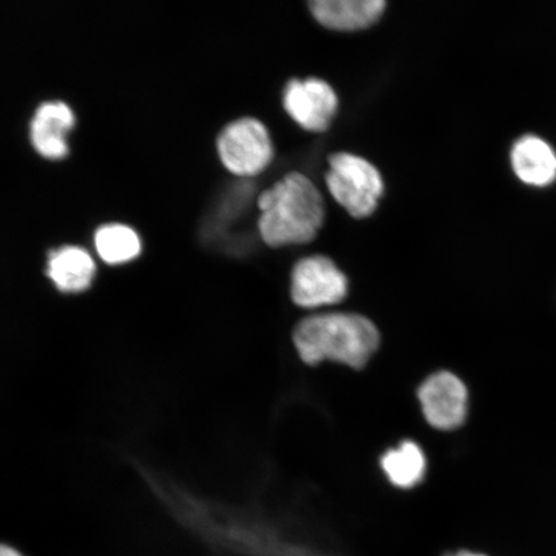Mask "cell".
<instances>
[{
  "label": "cell",
  "mask_w": 556,
  "mask_h": 556,
  "mask_svg": "<svg viewBox=\"0 0 556 556\" xmlns=\"http://www.w3.org/2000/svg\"><path fill=\"white\" fill-rule=\"evenodd\" d=\"M380 331L370 318L351 312H326L296 325L293 343L305 365L333 363L363 368L378 352Z\"/></svg>",
  "instance_id": "1"
},
{
  "label": "cell",
  "mask_w": 556,
  "mask_h": 556,
  "mask_svg": "<svg viewBox=\"0 0 556 556\" xmlns=\"http://www.w3.org/2000/svg\"><path fill=\"white\" fill-rule=\"evenodd\" d=\"M262 239L269 247L307 243L325 217L321 193L301 173H290L260 198Z\"/></svg>",
  "instance_id": "2"
},
{
  "label": "cell",
  "mask_w": 556,
  "mask_h": 556,
  "mask_svg": "<svg viewBox=\"0 0 556 556\" xmlns=\"http://www.w3.org/2000/svg\"><path fill=\"white\" fill-rule=\"evenodd\" d=\"M326 184L333 199L354 218H366L375 212L384 185L380 173L367 160L345 154L329 157Z\"/></svg>",
  "instance_id": "3"
},
{
  "label": "cell",
  "mask_w": 556,
  "mask_h": 556,
  "mask_svg": "<svg viewBox=\"0 0 556 556\" xmlns=\"http://www.w3.org/2000/svg\"><path fill=\"white\" fill-rule=\"evenodd\" d=\"M222 163L236 176H255L274 157L273 142L264 125L252 117L228 124L218 137Z\"/></svg>",
  "instance_id": "4"
},
{
  "label": "cell",
  "mask_w": 556,
  "mask_h": 556,
  "mask_svg": "<svg viewBox=\"0 0 556 556\" xmlns=\"http://www.w3.org/2000/svg\"><path fill=\"white\" fill-rule=\"evenodd\" d=\"M346 276L328 256L299 261L291 273L290 294L298 307L318 309L342 303L348 295Z\"/></svg>",
  "instance_id": "5"
},
{
  "label": "cell",
  "mask_w": 556,
  "mask_h": 556,
  "mask_svg": "<svg viewBox=\"0 0 556 556\" xmlns=\"http://www.w3.org/2000/svg\"><path fill=\"white\" fill-rule=\"evenodd\" d=\"M424 419L430 427L451 432L460 428L468 415L469 394L464 381L450 371H437L416 391Z\"/></svg>",
  "instance_id": "6"
},
{
  "label": "cell",
  "mask_w": 556,
  "mask_h": 556,
  "mask_svg": "<svg viewBox=\"0 0 556 556\" xmlns=\"http://www.w3.org/2000/svg\"><path fill=\"white\" fill-rule=\"evenodd\" d=\"M283 106L304 129L324 131L337 114L338 97L321 79L291 80L285 89Z\"/></svg>",
  "instance_id": "7"
},
{
  "label": "cell",
  "mask_w": 556,
  "mask_h": 556,
  "mask_svg": "<svg viewBox=\"0 0 556 556\" xmlns=\"http://www.w3.org/2000/svg\"><path fill=\"white\" fill-rule=\"evenodd\" d=\"M75 127V115L67 103L50 101L35 111L30 124V138L38 154L50 160L68 155L67 137Z\"/></svg>",
  "instance_id": "8"
},
{
  "label": "cell",
  "mask_w": 556,
  "mask_h": 556,
  "mask_svg": "<svg viewBox=\"0 0 556 556\" xmlns=\"http://www.w3.org/2000/svg\"><path fill=\"white\" fill-rule=\"evenodd\" d=\"M510 160L521 182L544 187L556 179V152L551 143L536 135L520 137L513 144Z\"/></svg>",
  "instance_id": "9"
},
{
  "label": "cell",
  "mask_w": 556,
  "mask_h": 556,
  "mask_svg": "<svg viewBox=\"0 0 556 556\" xmlns=\"http://www.w3.org/2000/svg\"><path fill=\"white\" fill-rule=\"evenodd\" d=\"M313 16L329 29L353 31L365 29L384 11L382 0H316L309 3Z\"/></svg>",
  "instance_id": "10"
},
{
  "label": "cell",
  "mask_w": 556,
  "mask_h": 556,
  "mask_svg": "<svg viewBox=\"0 0 556 556\" xmlns=\"http://www.w3.org/2000/svg\"><path fill=\"white\" fill-rule=\"evenodd\" d=\"M47 275L62 293H80L92 285L96 263L86 249L62 247L48 256Z\"/></svg>",
  "instance_id": "11"
},
{
  "label": "cell",
  "mask_w": 556,
  "mask_h": 556,
  "mask_svg": "<svg viewBox=\"0 0 556 556\" xmlns=\"http://www.w3.org/2000/svg\"><path fill=\"white\" fill-rule=\"evenodd\" d=\"M428 462L420 444L403 441L380 457V468L389 483L401 490H412L426 478Z\"/></svg>",
  "instance_id": "12"
},
{
  "label": "cell",
  "mask_w": 556,
  "mask_h": 556,
  "mask_svg": "<svg viewBox=\"0 0 556 556\" xmlns=\"http://www.w3.org/2000/svg\"><path fill=\"white\" fill-rule=\"evenodd\" d=\"M94 247L100 258L113 266L134 261L142 252L141 239L135 229L119 224L97 229Z\"/></svg>",
  "instance_id": "13"
},
{
  "label": "cell",
  "mask_w": 556,
  "mask_h": 556,
  "mask_svg": "<svg viewBox=\"0 0 556 556\" xmlns=\"http://www.w3.org/2000/svg\"><path fill=\"white\" fill-rule=\"evenodd\" d=\"M0 556H27L24 552H21L15 545L7 544V542H0Z\"/></svg>",
  "instance_id": "14"
},
{
  "label": "cell",
  "mask_w": 556,
  "mask_h": 556,
  "mask_svg": "<svg viewBox=\"0 0 556 556\" xmlns=\"http://www.w3.org/2000/svg\"><path fill=\"white\" fill-rule=\"evenodd\" d=\"M447 556H486V555L475 553V552L462 551V552H458L456 554H451V555H447Z\"/></svg>",
  "instance_id": "15"
}]
</instances>
